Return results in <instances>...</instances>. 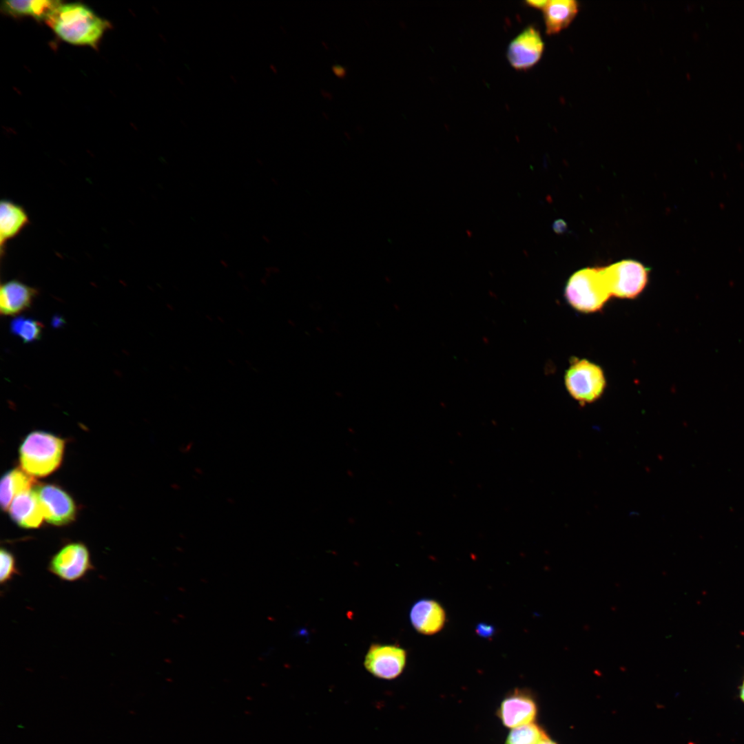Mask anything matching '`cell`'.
I'll return each mask as SVG.
<instances>
[{
  "instance_id": "1",
  "label": "cell",
  "mask_w": 744,
  "mask_h": 744,
  "mask_svg": "<svg viewBox=\"0 0 744 744\" xmlns=\"http://www.w3.org/2000/svg\"><path fill=\"white\" fill-rule=\"evenodd\" d=\"M63 41L73 45L95 47L109 23L87 6L61 4L45 21Z\"/></svg>"
},
{
  "instance_id": "2",
  "label": "cell",
  "mask_w": 744,
  "mask_h": 744,
  "mask_svg": "<svg viewBox=\"0 0 744 744\" xmlns=\"http://www.w3.org/2000/svg\"><path fill=\"white\" fill-rule=\"evenodd\" d=\"M568 303L583 313L601 310L611 297L602 267H587L575 272L564 289Z\"/></svg>"
},
{
  "instance_id": "3",
  "label": "cell",
  "mask_w": 744,
  "mask_h": 744,
  "mask_svg": "<svg viewBox=\"0 0 744 744\" xmlns=\"http://www.w3.org/2000/svg\"><path fill=\"white\" fill-rule=\"evenodd\" d=\"M65 443L59 437L43 431H34L23 440L19 448L23 470L36 477H44L60 465Z\"/></svg>"
},
{
  "instance_id": "4",
  "label": "cell",
  "mask_w": 744,
  "mask_h": 744,
  "mask_svg": "<svg viewBox=\"0 0 744 744\" xmlns=\"http://www.w3.org/2000/svg\"><path fill=\"white\" fill-rule=\"evenodd\" d=\"M564 383L571 397L581 404L597 400L606 386L601 368L586 359L572 360L565 373Z\"/></svg>"
},
{
  "instance_id": "5",
  "label": "cell",
  "mask_w": 744,
  "mask_h": 744,
  "mask_svg": "<svg viewBox=\"0 0 744 744\" xmlns=\"http://www.w3.org/2000/svg\"><path fill=\"white\" fill-rule=\"evenodd\" d=\"M602 268L611 296L634 298L648 283L649 269L639 261L622 260Z\"/></svg>"
},
{
  "instance_id": "6",
  "label": "cell",
  "mask_w": 744,
  "mask_h": 744,
  "mask_svg": "<svg viewBox=\"0 0 744 744\" xmlns=\"http://www.w3.org/2000/svg\"><path fill=\"white\" fill-rule=\"evenodd\" d=\"M48 568L59 579L72 582L83 578L93 566L86 546L72 542L63 546L52 556Z\"/></svg>"
},
{
  "instance_id": "7",
  "label": "cell",
  "mask_w": 744,
  "mask_h": 744,
  "mask_svg": "<svg viewBox=\"0 0 744 744\" xmlns=\"http://www.w3.org/2000/svg\"><path fill=\"white\" fill-rule=\"evenodd\" d=\"M406 663V652L391 644H372L364 660L366 670L376 678L391 680L399 676Z\"/></svg>"
},
{
  "instance_id": "8",
  "label": "cell",
  "mask_w": 744,
  "mask_h": 744,
  "mask_svg": "<svg viewBox=\"0 0 744 744\" xmlns=\"http://www.w3.org/2000/svg\"><path fill=\"white\" fill-rule=\"evenodd\" d=\"M44 519L50 524L62 526L75 517L76 506L71 497L59 487L46 484L35 489Z\"/></svg>"
},
{
  "instance_id": "9",
  "label": "cell",
  "mask_w": 744,
  "mask_h": 744,
  "mask_svg": "<svg viewBox=\"0 0 744 744\" xmlns=\"http://www.w3.org/2000/svg\"><path fill=\"white\" fill-rule=\"evenodd\" d=\"M544 49V43L540 33L534 27L529 26L510 41L507 58L515 70H526L539 61Z\"/></svg>"
},
{
  "instance_id": "10",
  "label": "cell",
  "mask_w": 744,
  "mask_h": 744,
  "mask_svg": "<svg viewBox=\"0 0 744 744\" xmlns=\"http://www.w3.org/2000/svg\"><path fill=\"white\" fill-rule=\"evenodd\" d=\"M38 295V290L18 280L1 285L0 311L5 316H14L28 309Z\"/></svg>"
},
{
  "instance_id": "11",
  "label": "cell",
  "mask_w": 744,
  "mask_h": 744,
  "mask_svg": "<svg viewBox=\"0 0 744 744\" xmlns=\"http://www.w3.org/2000/svg\"><path fill=\"white\" fill-rule=\"evenodd\" d=\"M446 612L437 601L423 599L416 601L411 608L410 621L419 633L431 635L439 632L446 623Z\"/></svg>"
},
{
  "instance_id": "12",
  "label": "cell",
  "mask_w": 744,
  "mask_h": 744,
  "mask_svg": "<svg viewBox=\"0 0 744 744\" xmlns=\"http://www.w3.org/2000/svg\"><path fill=\"white\" fill-rule=\"evenodd\" d=\"M8 510L12 519L23 528H37L40 526L44 518L35 489L17 495Z\"/></svg>"
},
{
  "instance_id": "13",
  "label": "cell",
  "mask_w": 744,
  "mask_h": 744,
  "mask_svg": "<svg viewBox=\"0 0 744 744\" xmlns=\"http://www.w3.org/2000/svg\"><path fill=\"white\" fill-rule=\"evenodd\" d=\"M536 714V705L526 694L516 692L502 703L499 716L505 726L515 728L531 723Z\"/></svg>"
},
{
  "instance_id": "14",
  "label": "cell",
  "mask_w": 744,
  "mask_h": 744,
  "mask_svg": "<svg viewBox=\"0 0 744 744\" xmlns=\"http://www.w3.org/2000/svg\"><path fill=\"white\" fill-rule=\"evenodd\" d=\"M29 216L24 208L9 200L0 203V249L4 254L8 241L17 237L29 224Z\"/></svg>"
},
{
  "instance_id": "15",
  "label": "cell",
  "mask_w": 744,
  "mask_h": 744,
  "mask_svg": "<svg viewBox=\"0 0 744 744\" xmlns=\"http://www.w3.org/2000/svg\"><path fill=\"white\" fill-rule=\"evenodd\" d=\"M578 8V3L573 0L548 1L543 10L546 33L557 34L567 28L577 15Z\"/></svg>"
},
{
  "instance_id": "16",
  "label": "cell",
  "mask_w": 744,
  "mask_h": 744,
  "mask_svg": "<svg viewBox=\"0 0 744 744\" xmlns=\"http://www.w3.org/2000/svg\"><path fill=\"white\" fill-rule=\"evenodd\" d=\"M61 5L59 1H3L1 10L14 17H32L45 21Z\"/></svg>"
},
{
  "instance_id": "17",
  "label": "cell",
  "mask_w": 744,
  "mask_h": 744,
  "mask_svg": "<svg viewBox=\"0 0 744 744\" xmlns=\"http://www.w3.org/2000/svg\"><path fill=\"white\" fill-rule=\"evenodd\" d=\"M34 483L32 476L24 471L15 468L6 473L1 480V508L8 510L14 498L21 493L30 490Z\"/></svg>"
},
{
  "instance_id": "18",
  "label": "cell",
  "mask_w": 744,
  "mask_h": 744,
  "mask_svg": "<svg viewBox=\"0 0 744 744\" xmlns=\"http://www.w3.org/2000/svg\"><path fill=\"white\" fill-rule=\"evenodd\" d=\"M43 326L38 320L19 316L10 322L11 333L19 337L24 343H30L40 340Z\"/></svg>"
},
{
  "instance_id": "19",
  "label": "cell",
  "mask_w": 744,
  "mask_h": 744,
  "mask_svg": "<svg viewBox=\"0 0 744 744\" xmlns=\"http://www.w3.org/2000/svg\"><path fill=\"white\" fill-rule=\"evenodd\" d=\"M545 736L537 725L528 723L513 728L506 744H537Z\"/></svg>"
},
{
  "instance_id": "20",
  "label": "cell",
  "mask_w": 744,
  "mask_h": 744,
  "mask_svg": "<svg viewBox=\"0 0 744 744\" xmlns=\"http://www.w3.org/2000/svg\"><path fill=\"white\" fill-rule=\"evenodd\" d=\"M0 561V581L5 585L19 573V570L14 556L6 548L1 549Z\"/></svg>"
},
{
  "instance_id": "21",
  "label": "cell",
  "mask_w": 744,
  "mask_h": 744,
  "mask_svg": "<svg viewBox=\"0 0 744 744\" xmlns=\"http://www.w3.org/2000/svg\"><path fill=\"white\" fill-rule=\"evenodd\" d=\"M477 633L483 637H490L495 632V629L490 626L486 623H479L476 628Z\"/></svg>"
},
{
  "instance_id": "22",
  "label": "cell",
  "mask_w": 744,
  "mask_h": 744,
  "mask_svg": "<svg viewBox=\"0 0 744 744\" xmlns=\"http://www.w3.org/2000/svg\"><path fill=\"white\" fill-rule=\"evenodd\" d=\"M331 70L333 74L339 79H344L347 74V68L340 65H333Z\"/></svg>"
},
{
  "instance_id": "23",
  "label": "cell",
  "mask_w": 744,
  "mask_h": 744,
  "mask_svg": "<svg viewBox=\"0 0 744 744\" xmlns=\"http://www.w3.org/2000/svg\"><path fill=\"white\" fill-rule=\"evenodd\" d=\"M547 2H548V1L535 0V1H526L525 3L528 6H530V7H533V8H537V9H541L543 10L544 8H545V6L547 4Z\"/></svg>"
},
{
  "instance_id": "24",
  "label": "cell",
  "mask_w": 744,
  "mask_h": 744,
  "mask_svg": "<svg viewBox=\"0 0 744 744\" xmlns=\"http://www.w3.org/2000/svg\"><path fill=\"white\" fill-rule=\"evenodd\" d=\"M553 229L556 232L561 231L563 230V221H555L553 224Z\"/></svg>"
},
{
  "instance_id": "25",
  "label": "cell",
  "mask_w": 744,
  "mask_h": 744,
  "mask_svg": "<svg viewBox=\"0 0 744 744\" xmlns=\"http://www.w3.org/2000/svg\"><path fill=\"white\" fill-rule=\"evenodd\" d=\"M320 93H321L322 96L324 99H328V100H332L333 99V95H332V94L331 92H328L327 90H324L323 89H321L320 90Z\"/></svg>"
},
{
  "instance_id": "26",
  "label": "cell",
  "mask_w": 744,
  "mask_h": 744,
  "mask_svg": "<svg viewBox=\"0 0 744 744\" xmlns=\"http://www.w3.org/2000/svg\"><path fill=\"white\" fill-rule=\"evenodd\" d=\"M537 744H556L552 740L549 739L546 736L543 737Z\"/></svg>"
},
{
  "instance_id": "27",
  "label": "cell",
  "mask_w": 744,
  "mask_h": 744,
  "mask_svg": "<svg viewBox=\"0 0 744 744\" xmlns=\"http://www.w3.org/2000/svg\"><path fill=\"white\" fill-rule=\"evenodd\" d=\"M740 696H741V699H742V701L744 702V681H743V685L741 687Z\"/></svg>"
},
{
  "instance_id": "28",
  "label": "cell",
  "mask_w": 744,
  "mask_h": 744,
  "mask_svg": "<svg viewBox=\"0 0 744 744\" xmlns=\"http://www.w3.org/2000/svg\"><path fill=\"white\" fill-rule=\"evenodd\" d=\"M322 45H323V46H324V48H326V49H327V50H328V49H329V47L327 46V43H325V42H324V41H322Z\"/></svg>"
},
{
  "instance_id": "29",
  "label": "cell",
  "mask_w": 744,
  "mask_h": 744,
  "mask_svg": "<svg viewBox=\"0 0 744 744\" xmlns=\"http://www.w3.org/2000/svg\"><path fill=\"white\" fill-rule=\"evenodd\" d=\"M322 114L323 116H324V118H326V119H327V120H328V119H329V116H328V115L327 114V113H324V112H322Z\"/></svg>"
}]
</instances>
